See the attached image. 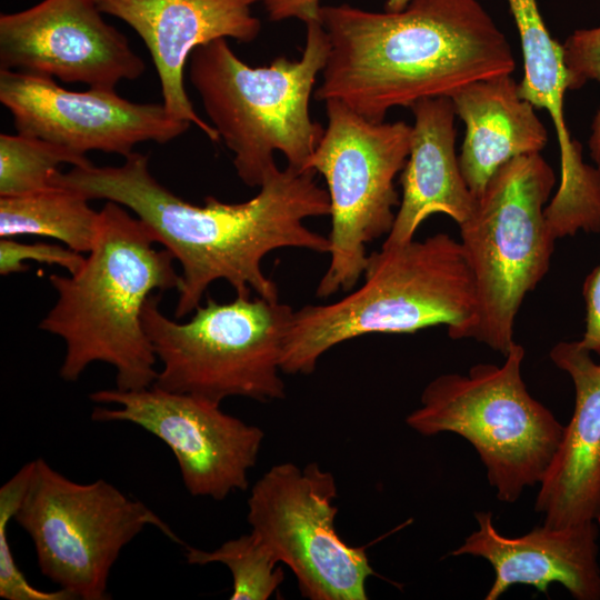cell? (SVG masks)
<instances>
[{
	"instance_id": "1",
	"label": "cell",
	"mask_w": 600,
	"mask_h": 600,
	"mask_svg": "<svg viewBox=\"0 0 600 600\" xmlns=\"http://www.w3.org/2000/svg\"><path fill=\"white\" fill-rule=\"evenodd\" d=\"M316 171L291 166L269 171L251 199L226 203L208 196L193 204L162 186L149 169L148 156L131 152L118 167L92 163L57 171L52 184L73 189L88 200L103 199L130 209L146 222L180 263L181 286L176 319L193 312L210 284L227 281L239 296L279 300L276 282L262 270L277 249L329 253L328 237L308 228L307 218L330 216L328 190Z\"/></svg>"
},
{
	"instance_id": "2",
	"label": "cell",
	"mask_w": 600,
	"mask_h": 600,
	"mask_svg": "<svg viewBox=\"0 0 600 600\" xmlns=\"http://www.w3.org/2000/svg\"><path fill=\"white\" fill-rule=\"evenodd\" d=\"M319 14L330 51L314 99L342 101L371 122L516 69L506 36L477 0H411L383 13L326 6Z\"/></svg>"
},
{
	"instance_id": "3",
	"label": "cell",
	"mask_w": 600,
	"mask_h": 600,
	"mask_svg": "<svg viewBox=\"0 0 600 600\" xmlns=\"http://www.w3.org/2000/svg\"><path fill=\"white\" fill-rule=\"evenodd\" d=\"M156 236L123 206L107 201L98 232L82 267L67 277L51 274L57 300L39 328L62 339L60 377L77 381L94 362L116 370V388L151 387L157 357L146 333L142 310L154 291L179 290L181 274Z\"/></svg>"
},
{
	"instance_id": "4",
	"label": "cell",
	"mask_w": 600,
	"mask_h": 600,
	"mask_svg": "<svg viewBox=\"0 0 600 600\" xmlns=\"http://www.w3.org/2000/svg\"><path fill=\"white\" fill-rule=\"evenodd\" d=\"M362 284L327 304L293 311L281 370L310 374L341 342L370 333H413L444 324L466 339L477 310L473 272L460 241L448 233L412 239L368 256Z\"/></svg>"
},
{
	"instance_id": "5",
	"label": "cell",
	"mask_w": 600,
	"mask_h": 600,
	"mask_svg": "<svg viewBox=\"0 0 600 600\" xmlns=\"http://www.w3.org/2000/svg\"><path fill=\"white\" fill-rule=\"evenodd\" d=\"M304 23L306 44L297 61L281 56L269 66L250 67L227 38L197 47L189 58V79L211 126L233 153L238 177L249 187H260L277 167L276 151L282 152L288 166L309 170L323 136L309 104L330 41L320 20Z\"/></svg>"
},
{
	"instance_id": "6",
	"label": "cell",
	"mask_w": 600,
	"mask_h": 600,
	"mask_svg": "<svg viewBox=\"0 0 600 600\" xmlns=\"http://www.w3.org/2000/svg\"><path fill=\"white\" fill-rule=\"evenodd\" d=\"M524 348L514 343L502 364L477 363L467 374L444 373L423 389L406 418L424 437L452 432L469 441L502 502L541 482L564 427L528 391Z\"/></svg>"
},
{
	"instance_id": "7",
	"label": "cell",
	"mask_w": 600,
	"mask_h": 600,
	"mask_svg": "<svg viewBox=\"0 0 600 600\" xmlns=\"http://www.w3.org/2000/svg\"><path fill=\"white\" fill-rule=\"evenodd\" d=\"M151 294L142 322L157 360L152 386L220 403L230 397L260 402L283 399V341L293 310L279 300L236 294L230 302L207 296L186 322L166 317Z\"/></svg>"
},
{
	"instance_id": "8",
	"label": "cell",
	"mask_w": 600,
	"mask_h": 600,
	"mask_svg": "<svg viewBox=\"0 0 600 600\" xmlns=\"http://www.w3.org/2000/svg\"><path fill=\"white\" fill-rule=\"evenodd\" d=\"M556 174L540 153L502 164L459 224L473 272L477 310L467 338L506 356L526 296L549 270L556 239L544 208Z\"/></svg>"
},
{
	"instance_id": "9",
	"label": "cell",
	"mask_w": 600,
	"mask_h": 600,
	"mask_svg": "<svg viewBox=\"0 0 600 600\" xmlns=\"http://www.w3.org/2000/svg\"><path fill=\"white\" fill-rule=\"evenodd\" d=\"M324 102L328 124L308 163L324 177L331 207L330 262L319 298L352 290L363 274L367 244L390 232L400 204L394 179L412 133L403 121L371 122L342 101Z\"/></svg>"
},
{
	"instance_id": "10",
	"label": "cell",
	"mask_w": 600,
	"mask_h": 600,
	"mask_svg": "<svg viewBox=\"0 0 600 600\" xmlns=\"http://www.w3.org/2000/svg\"><path fill=\"white\" fill-rule=\"evenodd\" d=\"M30 536L43 576L74 599H108L111 569L146 526L181 543L151 509L103 479L72 481L42 458L32 469L14 514Z\"/></svg>"
},
{
	"instance_id": "11",
	"label": "cell",
	"mask_w": 600,
	"mask_h": 600,
	"mask_svg": "<svg viewBox=\"0 0 600 600\" xmlns=\"http://www.w3.org/2000/svg\"><path fill=\"white\" fill-rule=\"evenodd\" d=\"M334 476L311 462L271 467L252 487L247 520L276 560L293 572L310 600H367V579L376 574L363 548L336 529Z\"/></svg>"
},
{
	"instance_id": "12",
	"label": "cell",
	"mask_w": 600,
	"mask_h": 600,
	"mask_svg": "<svg viewBox=\"0 0 600 600\" xmlns=\"http://www.w3.org/2000/svg\"><path fill=\"white\" fill-rule=\"evenodd\" d=\"M94 421L133 423L163 441L173 452L182 482L193 497L223 500L249 487L264 439L261 428L221 410L220 403L190 393L151 386L90 394Z\"/></svg>"
},
{
	"instance_id": "13",
	"label": "cell",
	"mask_w": 600,
	"mask_h": 600,
	"mask_svg": "<svg viewBox=\"0 0 600 600\" xmlns=\"http://www.w3.org/2000/svg\"><path fill=\"white\" fill-rule=\"evenodd\" d=\"M0 102L18 133L84 154L97 150L127 157L140 142L167 143L190 123L162 103H138L114 89L68 90L53 78L0 69Z\"/></svg>"
},
{
	"instance_id": "14",
	"label": "cell",
	"mask_w": 600,
	"mask_h": 600,
	"mask_svg": "<svg viewBox=\"0 0 600 600\" xmlns=\"http://www.w3.org/2000/svg\"><path fill=\"white\" fill-rule=\"evenodd\" d=\"M94 0H43L0 16V69L114 89L146 66Z\"/></svg>"
},
{
	"instance_id": "15",
	"label": "cell",
	"mask_w": 600,
	"mask_h": 600,
	"mask_svg": "<svg viewBox=\"0 0 600 600\" xmlns=\"http://www.w3.org/2000/svg\"><path fill=\"white\" fill-rule=\"evenodd\" d=\"M102 13L129 24L148 48L157 69L162 104L176 119L193 123L211 141L217 130L202 120L184 88L192 51L219 38L253 41L261 29L251 7L258 0H94Z\"/></svg>"
},
{
	"instance_id": "16",
	"label": "cell",
	"mask_w": 600,
	"mask_h": 600,
	"mask_svg": "<svg viewBox=\"0 0 600 600\" xmlns=\"http://www.w3.org/2000/svg\"><path fill=\"white\" fill-rule=\"evenodd\" d=\"M507 1L523 58L519 96L548 112L559 143L560 183L546 206V219L560 236L600 231V169L582 161L581 144L572 139L563 114V97L569 89L563 46L551 37L537 0Z\"/></svg>"
},
{
	"instance_id": "17",
	"label": "cell",
	"mask_w": 600,
	"mask_h": 600,
	"mask_svg": "<svg viewBox=\"0 0 600 600\" xmlns=\"http://www.w3.org/2000/svg\"><path fill=\"white\" fill-rule=\"evenodd\" d=\"M578 341H560L550 359L574 387V408L540 482L534 509L543 524L600 522V363Z\"/></svg>"
},
{
	"instance_id": "18",
	"label": "cell",
	"mask_w": 600,
	"mask_h": 600,
	"mask_svg": "<svg viewBox=\"0 0 600 600\" xmlns=\"http://www.w3.org/2000/svg\"><path fill=\"white\" fill-rule=\"evenodd\" d=\"M476 520L478 529L451 554L483 558L492 566L494 580L486 600H497L519 583L547 593L553 582L577 600H600L598 522L562 528L543 524L512 538L498 531L491 512H477Z\"/></svg>"
},
{
	"instance_id": "19",
	"label": "cell",
	"mask_w": 600,
	"mask_h": 600,
	"mask_svg": "<svg viewBox=\"0 0 600 600\" xmlns=\"http://www.w3.org/2000/svg\"><path fill=\"white\" fill-rule=\"evenodd\" d=\"M410 108L414 123L400 178L402 198L384 247L411 241L420 224L434 213H444L459 226L476 203L456 154L457 113L451 98H426Z\"/></svg>"
},
{
	"instance_id": "20",
	"label": "cell",
	"mask_w": 600,
	"mask_h": 600,
	"mask_svg": "<svg viewBox=\"0 0 600 600\" xmlns=\"http://www.w3.org/2000/svg\"><path fill=\"white\" fill-rule=\"evenodd\" d=\"M451 100L466 124L459 166L476 199L502 164L520 156L540 153L547 144L544 124L534 107L519 96L511 74L472 82Z\"/></svg>"
},
{
	"instance_id": "21",
	"label": "cell",
	"mask_w": 600,
	"mask_h": 600,
	"mask_svg": "<svg viewBox=\"0 0 600 600\" xmlns=\"http://www.w3.org/2000/svg\"><path fill=\"white\" fill-rule=\"evenodd\" d=\"M100 211L78 191L52 186L16 197H0V237L24 234L57 239L66 247L88 253L94 242Z\"/></svg>"
},
{
	"instance_id": "22",
	"label": "cell",
	"mask_w": 600,
	"mask_h": 600,
	"mask_svg": "<svg viewBox=\"0 0 600 600\" xmlns=\"http://www.w3.org/2000/svg\"><path fill=\"white\" fill-rule=\"evenodd\" d=\"M83 167L84 154L40 138L0 134V197H16L46 190L61 164Z\"/></svg>"
},
{
	"instance_id": "23",
	"label": "cell",
	"mask_w": 600,
	"mask_h": 600,
	"mask_svg": "<svg viewBox=\"0 0 600 600\" xmlns=\"http://www.w3.org/2000/svg\"><path fill=\"white\" fill-rule=\"evenodd\" d=\"M190 564L222 563L232 574L231 600H267L284 580L269 549L250 531L206 551L186 546Z\"/></svg>"
},
{
	"instance_id": "24",
	"label": "cell",
	"mask_w": 600,
	"mask_h": 600,
	"mask_svg": "<svg viewBox=\"0 0 600 600\" xmlns=\"http://www.w3.org/2000/svg\"><path fill=\"white\" fill-rule=\"evenodd\" d=\"M32 461L26 463L0 488V597L7 600H73L68 591L32 587L17 566L8 541V526L22 500Z\"/></svg>"
},
{
	"instance_id": "25",
	"label": "cell",
	"mask_w": 600,
	"mask_h": 600,
	"mask_svg": "<svg viewBox=\"0 0 600 600\" xmlns=\"http://www.w3.org/2000/svg\"><path fill=\"white\" fill-rule=\"evenodd\" d=\"M82 253L68 247L43 242L22 243L12 238L0 239V273L9 276L27 271L26 261L48 266H59L69 274L76 273L83 264Z\"/></svg>"
},
{
	"instance_id": "26",
	"label": "cell",
	"mask_w": 600,
	"mask_h": 600,
	"mask_svg": "<svg viewBox=\"0 0 600 600\" xmlns=\"http://www.w3.org/2000/svg\"><path fill=\"white\" fill-rule=\"evenodd\" d=\"M562 46L570 90L600 82V27L576 30ZM596 119L600 120V109Z\"/></svg>"
},
{
	"instance_id": "27",
	"label": "cell",
	"mask_w": 600,
	"mask_h": 600,
	"mask_svg": "<svg viewBox=\"0 0 600 600\" xmlns=\"http://www.w3.org/2000/svg\"><path fill=\"white\" fill-rule=\"evenodd\" d=\"M582 294L586 318L584 332L579 341L591 353L600 357V264L586 277Z\"/></svg>"
},
{
	"instance_id": "28",
	"label": "cell",
	"mask_w": 600,
	"mask_h": 600,
	"mask_svg": "<svg viewBox=\"0 0 600 600\" xmlns=\"http://www.w3.org/2000/svg\"><path fill=\"white\" fill-rule=\"evenodd\" d=\"M270 20L279 21L296 17L303 22L316 19L320 20V0H262ZM411 0H387V12H400L404 10Z\"/></svg>"
}]
</instances>
